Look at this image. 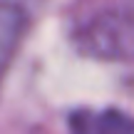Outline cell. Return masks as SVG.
Masks as SVG:
<instances>
[{
	"mask_svg": "<svg viewBox=\"0 0 134 134\" xmlns=\"http://www.w3.org/2000/svg\"><path fill=\"white\" fill-rule=\"evenodd\" d=\"M70 134H134V114L117 107L75 109L67 117Z\"/></svg>",
	"mask_w": 134,
	"mask_h": 134,
	"instance_id": "6da1fadb",
	"label": "cell"
}]
</instances>
